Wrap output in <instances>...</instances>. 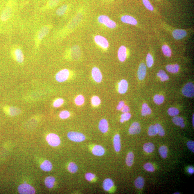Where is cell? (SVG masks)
<instances>
[{
	"label": "cell",
	"mask_w": 194,
	"mask_h": 194,
	"mask_svg": "<svg viewBox=\"0 0 194 194\" xmlns=\"http://www.w3.org/2000/svg\"><path fill=\"white\" fill-rule=\"evenodd\" d=\"M188 148L192 152H194V142L193 141H189L187 142V144Z\"/></svg>",
	"instance_id": "cell-52"
},
{
	"label": "cell",
	"mask_w": 194,
	"mask_h": 194,
	"mask_svg": "<svg viewBox=\"0 0 194 194\" xmlns=\"http://www.w3.org/2000/svg\"><path fill=\"white\" fill-rule=\"evenodd\" d=\"M179 67L178 64L168 65L166 67V69L168 72L172 73H176L179 70Z\"/></svg>",
	"instance_id": "cell-30"
},
{
	"label": "cell",
	"mask_w": 194,
	"mask_h": 194,
	"mask_svg": "<svg viewBox=\"0 0 194 194\" xmlns=\"http://www.w3.org/2000/svg\"><path fill=\"white\" fill-rule=\"evenodd\" d=\"M155 148L154 145L150 142L146 143L143 146L144 151L148 153L152 152L154 150Z\"/></svg>",
	"instance_id": "cell-28"
},
{
	"label": "cell",
	"mask_w": 194,
	"mask_h": 194,
	"mask_svg": "<svg viewBox=\"0 0 194 194\" xmlns=\"http://www.w3.org/2000/svg\"><path fill=\"white\" fill-rule=\"evenodd\" d=\"M164 98L162 95H156L154 96V102L158 105L161 104L164 101Z\"/></svg>",
	"instance_id": "cell-40"
},
{
	"label": "cell",
	"mask_w": 194,
	"mask_h": 194,
	"mask_svg": "<svg viewBox=\"0 0 194 194\" xmlns=\"http://www.w3.org/2000/svg\"><path fill=\"white\" fill-rule=\"evenodd\" d=\"M155 126L157 127L159 135L161 136H164L165 134V132L163 127L159 124H156Z\"/></svg>",
	"instance_id": "cell-49"
},
{
	"label": "cell",
	"mask_w": 194,
	"mask_h": 194,
	"mask_svg": "<svg viewBox=\"0 0 194 194\" xmlns=\"http://www.w3.org/2000/svg\"><path fill=\"white\" fill-rule=\"evenodd\" d=\"M187 35V32L184 30L181 29H176L173 32V37L177 40L183 38L185 37Z\"/></svg>",
	"instance_id": "cell-20"
},
{
	"label": "cell",
	"mask_w": 194,
	"mask_h": 194,
	"mask_svg": "<svg viewBox=\"0 0 194 194\" xmlns=\"http://www.w3.org/2000/svg\"><path fill=\"white\" fill-rule=\"evenodd\" d=\"M41 169L45 172H49L52 169V165L48 160H45L40 166Z\"/></svg>",
	"instance_id": "cell-25"
},
{
	"label": "cell",
	"mask_w": 194,
	"mask_h": 194,
	"mask_svg": "<svg viewBox=\"0 0 194 194\" xmlns=\"http://www.w3.org/2000/svg\"><path fill=\"white\" fill-rule=\"evenodd\" d=\"M131 114L128 112L124 113L121 115L120 122L121 123H123L125 121H128L131 118Z\"/></svg>",
	"instance_id": "cell-44"
},
{
	"label": "cell",
	"mask_w": 194,
	"mask_h": 194,
	"mask_svg": "<svg viewBox=\"0 0 194 194\" xmlns=\"http://www.w3.org/2000/svg\"><path fill=\"white\" fill-rule=\"evenodd\" d=\"M174 194H180V193H174Z\"/></svg>",
	"instance_id": "cell-57"
},
{
	"label": "cell",
	"mask_w": 194,
	"mask_h": 194,
	"mask_svg": "<svg viewBox=\"0 0 194 194\" xmlns=\"http://www.w3.org/2000/svg\"><path fill=\"white\" fill-rule=\"evenodd\" d=\"M70 114L67 110H64L62 111L60 114V117L62 119H67L69 117Z\"/></svg>",
	"instance_id": "cell-48"
},
{
	"label": "cell",
	"mask_w": 194,
	"mask_h": 194,
	"mask_svg": "<svg viewBox=\"0 0 194 194\" xmlns=\"http://www.w3.org/2000/svg\"><path fill=\"white\" fill-rule=\"evenodd\" d=\"M64 102L63 99L62 98H58L54 101L53 103V106L55 107H58L62 105Z\"/></svg>",
	"instance_id": "cell-46"
},
{
	"label": "cell",
	"mask_w": 194,
	"mask_h": 194,
	"mask_svg": "<svg viewBox=\"0 0 194 194\" xmlns=\"http://www.w3.org/2000/svg\"><path fill=\"white\" fill-rule=\"evenodd\" d=\"M69 76V70L67 69H62L56 74V80L58 82H63L68 80Z\"/></svg>",
	"instance_id": "cell-8"
},
{
	"label": "cell",
	"mask_w": 194,
	"mask_h": 194,
	"mask_svg": "<svg viewBox=\"0 0 194 194\" xmlns=\"http://www.w3.org/2000/svg\"><path fill=\"white\" fill-rule=\"evenodd\" d=\"M60 0H49L47 3V7L49 8H53L58 5Z\"/></svg>",
	"instance_id": "cell-42"
},
{
	"label": "cell",
	"mask_w": 194,
	"mask_h": 194,
	"mask_svg": "<svg viewBox=\"0 0 194 194\" xmlns=\"http://www.w3.org/2000/svg\"><path fill=\"white\" fill-rule=\"evenodd\" d=\"M13 12V8L11 4L8 3L4 7L1 12L0 19L3 22H6L11 17Z\"/></svg>",
	"instance_id": "cell-2"
},
{
	"label": "cell",
	"mask_w": 194,
	"mask_h": 194,
	"mask_svg": "<svg viewBox=\"0 0 194 194\" xmlns=\"http://www.w3.org/2000/svg\"><path fill=\"white\" fill-rule=\"evenodd\" d=\"M146 67L144 63H142L139 65L138 71V77L139 80H143L146 75Z\"/></svg>",
	"instance_id": "cell-18"
},
{
	"label": "cell",
	"mask_w": 194,
	"mask_h": 194,
	"mask_svg": "<svg viewBox=\"0 0 194 194\" xmlns=\"http://www.w3.org/2000/svg\"><path fill=\"white\" fill-rule=\"evenodd\" d=\"M194 114L193 115V117H192V123H193V126L194 127Z\"/></svg>",
	"instance_id": "cell-56"
},
{
	"label": "cell",
	"mask_w": 194,
	"mask_h": 194,
	"mask_svg": "<svg viewBox=\"0 0 194 194\" xmlns=\"http://www.w3.org/2000/svg\"><path fill=\"white\" fill-rule=\"evenodd\" d=\"M92 76L94 81L97 83L101 82L102 81L103 76L100 70L96 67H94L92 69Z\"/></svg>",
	"instance_id": "cell-11"
},
{
	"label": "cell",
	"mask_w": 194,
	"mask_h": 194,
	"mask_svg": "<svg viewBox=\"0 0 194 194\" xmlns=\"http://www.w3.org/2000/svg\"><path fill=\"white\" fill-rule=\"evenodd\" d=\"M114 183L112 180L109 178L106 179L103 183V187L105 190L108 191L113 187Z\"/></svg>",
	"instance_id": "cell-24"
},
{
	"label": "cell",
	"mask_w": 194,
	"mask_h": 194,
	"mask_svg": "<svg viewBox=\"0 0 194 194\" xmlns=\"http://www.w3.org/2000/svg\"><path fill=\"white\" fill-rule=\"evenodd\" d=\"M134 155L132 152H130L127 155L126 158V163L129 166H132L134 161Z\"/></svg>",
	"instance_id": "cell-32"
},
{
	"label": "cell",
	"mask_w": 194,
	"mask_h": 194,
	"mask_svg": "<svg viewBox=\"0 0 194 194\" xmlns=\"http://www.w3.org/2000/svg\"><path fill=\"white\" fill-rule=\"evenodd\" d=\"M68 8V6L66 4L62 6L56 10V14L58 16H62L65 14Z\"/></svg>",
	"instance_id": "cell-27"
},
{
	"label": "cell",
	"mask_w": 194,
	"mask_h": 194,
	"mask_svg": "<svg viewBox=\"0 0 194 194\" xmlns=\"http://www.w3.org/2000/svg\"><path fill=\"white\" fill-rule=\"evenodd\" d=\"M98 20L100 24H103L107 28L111 29L116 28V23L110 19L108 16L105 15H101L98 17Z\"/></svg>",
	"instance_id": "cell-1"
},
{
	"label": "cell",
	"mask_w": 194,
	"mask_h": 194,
	"mask_svg": "<svg viewBox=\"0 0 194 194\" xmlns=\"http://www.w3.org/2000/svg\"><path fill=\"white\" fill-rule=\"evenodd\" d=\"M194 169L192 167H189L188 169V172L189 173L191 174H192L194 173Z\"/></svg>",
	"instance_id": "cell-55"
},
{
	"label": "cell",
	"mask_w": 194,
	"mask_h": 194,
	"mask_svg": "<svg viewBox=\"0 0 194 194\" xmlns=\"http://www.w3.org/2000/svg\"><path fill=\"white\" fill-rule=\"evenodd\" d=\"M91 104L94 106L97 107L101 103V101L99 97L98 96H94L91 99Z\"/></svg>",
	"instance_id": "cell-41"
},
{
	"label": "cell",
	"mask_w": 194,
	"mask_h": 194,
	"mask_svg": "<svg viewBox=\"0 0 194 194\" xmlns=\"http://www.w3.org/2000/svg\"><path fill=\"white\" fill-rule=\"evenodd\" d=\"M145 181L144 179L141 177L137 178L134 182V184L136 188L139 189H142L144 186Z\"/></svg>",
	"instance_id": "cell-31"
},
{
	"label": "cell",
	"mask_w": 194,
	"mask_h": 194,
	"mask_svg": "<svg viewBox=\"0 0 194 194\" xmlns=\"http://www.w3.org/2000/svg\"><path fill=\"white\" fill-rule=\"evenodd\" d=\"M98 128L101 132H107L108 130V124L107 120L104 119H101L99 122Z\"/></svg>",
	"instance_id": "cell-21"
},
{
	"label": "cell",
	"mask_w": 194,
	"mask_h": 194,
	"mask_svg": "<svg viewBox=\"0 0 194 194\" xmlns=\"http://www.w3.org/2000/svg\"><path fill=\"white\" fill-rule=\"evenodd\" d=\"M141 128L139 123L135 122L132 124L129 130V132L130 134H138L140 132Z\"/></svg>",
	"instance_id": "cell-16"
},
{
	"label": "cell",
	"mask_w": 194,
	"mask_h": 194,
	"mask_svg": "<svg viewBox=\"0 0 194 194\" xmlns=\"http://www.w3.org/2000/svg\"><path fill=\"white\" fill-rule=\"evenodd\" d=\"M4 110L8 114L12 116L19 115L21 112L20 109L14 107H4Z\"/></svg>",
	"instance_id": "cell-13"
},
{
	"label": "cell",
	"mask_w": 194,
	"mask_h": 194,
	"mask_svg": "<svg viewBox=\"0 0 194 194\" xmlns=\"http://www.w3.org/2000/svg\"><path fill=\"white\" fill-rule=\"evenodd\" d=\"M78 168L77 165L75 163L71 162L68 166V169L71 173H75L78 170Z\"/></svg>",
	"instance_id": "cell-36"
},
{
	"label": "cell",
	"mask_w": 194,
	"mask_h": 194,
	"mask_svg": "<svg viewBox=\"0 0 194 194\" xmlns=\"http://www.w3.org/2000/svg\"><path fill=\"white\" fill-rule=\"evenodd\" d=\"M130 111V109L129 107L127 105H124V107L122 109H121V111L123 113H127V112H128Z\"/></svg>",
	"instance_id": "cell-54"
},
{
	"label": "cell",
	"mask_w": 194,
	"mask_h": 194,
	"mask_svg": "<svg viewBox=\"0 0 194 194\" xmlns=\"http://www.w3.org/2000/svg\"><path fill=\"white\" fill-rule=\"evenodd\" d=\"M124 105H125V103H124L123 101H120L117 107H116V109H117L118 110H121L124 107Z\"/></svg>",
	"instance_id": "cell-53"
},
{
	"label": "cell",
	"mask_w": 194,
	"mask_h": 194,
	"mask_svg": "<svg viewBox=\"0 0 194 194\" xmlns=\"http://www.w3.org/2000/svg\"><path fill=\"white\" fill-rule=\"evenodd\" d=\"M168 113L170 116H175L179 114V111L175 107H171L168 109Z\"/></svg>",
	"instance_id": "cell-43"
},
{
	"label": "cell",
	"mask_w": 194,
	"mask_h": 194,
	"mask_svg": "<svg viewBox=\"0 0 194 194\" xmlns=\"http://www.w3.org/2000/svg\"><path fill=\"white\" fill-rule=\"evenodd\" d=\"M94 41L97 45L104 49H107L109 47V42L105 37L100 35H97L94 38Z\"/></svg>",
	"instance_id": "cell-6"
},
{
	"label": "cell",
	"mask_w": 194,
	"mask_h": 194,
	"mask_svg": "<svg viewBox=\"0 0 194 194\" xmlns=\"http://www.w3.org/2000/svg\"><path fill=\"white\" fill-rule=\"evenodd\" d=\"M75 104L78 106H81L84 104L85 98L82 95H78L75 98Z\"/></svg>",
	"instance_id": "cell-37"
},
{
	"label": "cell",
	"mask_w": 194,
	"mask_h": 194,
	"mask_svg": "<svg viewBox=\"0 0 194 194\" xmlns=\"http://www.w3.org/2000/svg\"><path fill=\"white\" fill-rule=\"evenodd\" d=\"M46 140L49 145L53 147L58 146L60 143V137L54 133H50L46 137Z\"/></svg>",
	"instance_id": "cell-9"
},
{
	"label": "cell",
	"mask_w": 194,
	"mask_h": 194,
	"mask_svg": "<svg viewBox=\"0 0 194 194\" xmlns=\"http://www.w3.org/2000/svg\"><path fill=\"white\" fill-rule=\"evenodd\" d=\"M44 182L47 187L51 188L54 187L55 182V179L53 177H48L45 179Z\"/></svg>",
	"instance_id": "cell-26"
},
{
	"label": "cell",
	"mask_w": 194,
	"mask_h": 194,
	"mask_svg": "<svg viewBox=\"0 0 194 194\" xmlns=\"http://www.w3.org/2000/svg\"><path fill=\"white\" fill-rule=\"evenodd\" d=\"M95 178L94 174L89 173L86 174L85 178L89 181H91Z\"/></svg>",
	"instance_id": "cell-51"
},
{
	"label": "cell",
	"mask_w": 194,
	"mask_h": 194,
	"mask_svg": "<svg viewBox=\"0 0 194 194\" xmlns=\"http://www.w3.org/2000/svg\"><path fill=\"white\" fill-rule=\"evenodd\" d=\"M118 59L121 62L125 61L127 57V48L125 46H121L118 50Z\"/></svg>",
	"instance_id": "cell-14"
},
{
	"label": "cell",
	"mask_w": 194,
	"mask_h": 194,
	"mask_svg": "<svg viewBox=\"0 0 194 194\" xmlns=\"http://www.w3.org/2000/svg\"><path fill=\"white\" fill-rule=\"evenodd\" d=\"M151 113V109L148 107L146 103H144L142 105L141 110V114L142 116H145L147 115L150 114Z\"/></svg>",
	"instance_id": "cell-33"
},
{
	"label": "cell",
	"mask_w": 194,
	"mask_h": 194,
	"mask_svg": "<svg viewBox=\"0 0 194 194\" xmlns=\"http://www.w3.org/2000/svg\"><path fill=\"white\" fill-rule=\"evenodd\" d=\"M13 55L15 60L18 63H22L24 62V57L23 53L21 48H16L13 51Z\"/></svg>",
	"instance_id": "cell-12"
},
{
	"label": "cell",
	"mask_w": 194,
	"mask_h": 194,
	"mask_svg": "<svg viewBox=\"0 0 194 194\" xmlns=\"http://www.w3.org/2000/svg\"><path fill=\"white\" fill-rule=\"evenodd\" d=\"M194 85L191 82L187 83L183 88L182 93L185 96L188 97H191L194 96Z\"/></svg>",
	"instance_id": "cell-10"
},
{
	"label": "cell",
	"mask_w": 194,
	"mask_h": 194,
	"mask_svg": "<svg viewBox=\"0 0 194 194\" xmlns=\"http://www.w3.org/2000/svg\"><path fill=\"white\" fill-rule=\"evenodd\" d=\"M113 143L115 151L117 152H119L121 149V142L120 137L119 134H116L114 136Z\"/></svg>",
	"instance_id": "cell-23"
},
{
	"label": "cell",
	"mask_w": 194,
	"mask_h": 194,
	"mask_svg": "<svg viewBox=\"0 0 194 194\" xmlns=\"http://www.w3.org/2000/svg\"><path fill=\"white\" fill-rule=\"evenodd\" d=\"M18 189L19 193L21 194H33L35 193V191L32 186L26 183L19 185Z\"/></svg>",
	"instance_id": "cell-7"
},
{
	"label": "cell",
	"mask_w": 194,
	"mask_h": 194,
	"mask_svg": "<svg viewBox=\"0 0 194 194\" xmlns=\"http://www.w3.org/2000/svg\"><path fill=\"white\" fill-rule=\"evenodd\" d=\"M142 1H143L144 5L147 9L151 11L154 10V8L148 0H142Z\"/></svg>",
	"instance_id": "cell-50"
},
{
	"label": "cell",
	"mask_w": 194,
	"mask_h": 194,
	"mask_svg": "<svg viewBox=\"0 0 194 194\" xmlns=\"http://www.w3.org/2000/svg\"><path fill=\"white\" fill-rule=\"evenodd\" d=\"M157 76L159 77L160 80L162 81H165L169 80V77L165 72L163 70H160L159 71L158 73L157 74Z\"/></svg>",
	"instance_id": "cell-34"
},
{
	"label": "cell",
	"mask_w": 194,
	"mask_h": 194,
	"mask_svg": "<svg viewBox=\"0 0 194 194\" xmlns=\"http://www.w3.org/2000/svg\"><path fill=\"white\" fill-rule=\"evenodd\" d=\"M121 20L125 23L132 25H136L137 24V20L134 18L129 15H125L121 17Z\"/></svg>",
	"instance_id": "cell-19"
},
{
	"label": "cell",
	"mask_w": 194,
	"mask_h": 194,
	"mask_svg": "<svg viewBox=\"0 0 194 194\" xmlns=\"http://www.w3.org/2000/svg\"><path fill=\"white\" fill-rule=\"evenodd\" d=\"M168 151V148L165 146L160 147L159 149V152L161 156L164 159L166 158L167 157Z\"/></svg>",
	"instance_id": "cell-35"
},
{
	"label": "cell",
	"mask_w": 194,
	"mask_h": 194,
	"mask_svg": "<svg viewBox=\"0 0 194 194\" xmlns=\"http://www.w3.org/2000/svg\"><path fill=\"white\" fill-rule=\"evenodd\" d=\"M67 136L70 140L75 142H82L85 139L84 134L78 132H69L68 133Z\"/></svg>",
	"instance_id": "cell-5"
},
{
	"label": "cell",
	"mask_w": 194,
	"mask_h": 194,
	"mask_svg": "<svg viewBox=\"0 0 194 194\" xmlns=\"http://www.w3.org/2000/svg\"><path fill=\"white\" fill-rule=\"evenodd\" d=\"M71 53L72 57L75 60L79 58L81 55V49L79 46L77 45L73 46L71 48Z\"/></svg>",
	"instance_id": "cell-15"
},
{
	"label": "cell",
	"mask_w": 194,
	"mask_h": 194,
	"mask_svg": "<svg viewBox=\"0 0 194 194\" xmlns=\"http://www.w3.org/2000/svg\"><path fill=\"white\" fill-rule=\"evenodd\" d=\"M146 63L148 67H151L154 63V60L152 55L150 53L147 55L146 57Z\"/></svg>",
	"instance_id": "cell-45"
},
{
	"label": "cell",
	"mask_w": 194,
	"mask_h": 194,
	"mask_svg": "<svg viewBox=\"0 0 194 194\" xmlns=\"http://www.w3.org/2000/svg\"><path fill=\"white\" fill-rule=\"evenodd\" d=\"M158 133L157 127L155 125H151L148 129V134L150 136L156 135Z\"/></svg>",
	"instance_id": "cell-38"
},
{
	"label": "cell",
	"mask_w": 194,
	"mask_h": 194,
	"mask_svg": "<svg viewBox=\"0 0 194 194\" xmlns=\"http://www.w3.org/2000/svg\"><path fill=\"white\" fill-rule=\"evenodd\" d=\"M105 150L102 146L100 145H96L94 146L92 150V153L95 155L101 156L104 155Z\"/></svg>",
	"instance_id": "cell-22"
},
{
	"label": "cell",
	"mask_w": 194,
	"mask_h": 194,
	"mask_svg": "<svg viewBox=\"0 0 194 194\" xmlns=\"http://www.w3.org/2000/svg\"><path fill=\"white\" fill-rule=\"evenodd\" d=\"M83 16L81 13L77 14L73 18L68 24L67 28L69 30H72L76 28L82 20Z\"/></svg>",
	"instance_id": "cell-4"
},
{
	"label": "cell",
	"mask_w": 194,
	"mask_h": 194,
	"mask_svg": "<svg viewBox=\"0 0 194 194\" xmlns=\"http://www.w3.org/2000/svg\"><path fill=\"white\" fill-rule=\"evenodd\" d=\"M144 168L146 170L150 172H154L155 168L152 164L150 163H147L143 166Z\"/></svg>",
	"instance_id": "cell-47"
},
{
	"label": "cell",
	"mask_w": 194,
	"mask_h": 194,
	"mask_svg": "<svg viewBox=\"0 0 194 194\" xmlns=\"http://www.w3.org/2000/svg\"><path fill=\"white\" fill-rule=\"evenodd\" d=\"M50 29L51 28L49 26L45 25L39 30L36 36V45H39V43L49 33Z\"/></svg>",
	"instance_id": "cell-3"
},
{
	"label": "cell",
	"mask_w": 194,
	"mask_h": 194,
	"mask_svg": "<svg viewBox=\"0 0 194 194\" xmlns=\"http://www.w3.org/2000/svg\"><path fill=\"white\" fill-rule=\"evenodd\" d=\"M172 121L175 125L180 126L182 128L185 127L184 119L182 118L179 116H175L173 118Z\"/></svg>",
	"instance_id": "cell-29"
},
{
	"label": "cell",
	"mask_w": 194,
	"mask_h": 194,
	"mask_svg": "<svg viewBox=\"0 0 194 194\" xmlns=\"http://www.w3.org/2000/svg\"><path fill=\"white\" fill-rule=\"evenodd\" d=\"M162 49L165 55L168 57H170L172 54V51L169 46L166 45H164L162 46Z\"/></svg>",
	"instance_id": "cell-39"
},
{
	"label": "cell",
	"mask_w": 194,
	"mask_h": 194,
	"mask_svg": "<svg viewBox=\"0 0 194 194\" xmlns=\"http://www.w3.org/2000/svg\"><path fill=\"white\" fill-rule=\"evenodd\" d=\"M128 87V83L126 80H122L118 83V92L121 94L126 92Z\"/></svg>",
	"instance_id": "cell-17"
}]
</instances>
